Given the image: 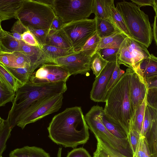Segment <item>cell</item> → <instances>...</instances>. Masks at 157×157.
Returning a JSON list of instances; mask_svg holds the SVG:
<instances>
[{"mask_svg": "<svg viewBox=\"0 0 157 157\" xmlns=\"http://www.w3.org/2000/svg\"><path fill=\"white\" fill-rule=\"evenodd\" d=\"M47 129L50 139L65 147L84 144L89 138V128L80 107L68 108L55 115Z\"/></svg>", "mask_w": 157, "mask_h": 157, "instance_id": "6da1fadb", "label": "cell"}, {"mask_svg": "<svg viewBox=\"0 0 157 157\" xmlns=\"http://www.w3.org/2000/svg\"><path fill=\"white\" fill-rule=\"evenodd\" d=\"M132 69L128 67L108 91L104 109V113L113 123L123 128L128 133L134 113L129 93L130 76Z\"/></svg>", "mask_w": 157, "mask_h": 157, "instance_id": "7a4b0ae2", "label": "cell"}, {"mask_svg": "<svg viewBox=\"0 0 157 157\" xmlns=\"http://www.w3.org/2000/svg\"><path fill=\"white\" fill-rule=\"evenodd\" d=\"M66 81L43 84L28 82L21 86L16 92L9 118L12 129L16 125L19 117L24 111L37 100L52 95L63 94L67 90Z\"/></svg>", "mask_w": 157, "mask_h": 157, "instance_id": "3957f363", "label": "cell"}, {"mask_svg": "<svg viewBox=\"0 0 157 157\" xmlns=\"http://www.w3.org/2000/svg\"><path fill=\"white\" fill-rule=\"evenodd\" d=\"M104 109L98 105L92 107L86 114L89 128L103 147L113 157H132L128 141L117 138L106 129L102 122Z\"/></svg>", "mask_w": 157, "mask_h": 157, "instance_id": "277c9868", "label": "cell"}, {"mask_svg": "<svg viewBox=\"0 0 157 157\" xmlns=\"http://www.w3.org/2000/svg\"><path fill=\"white\" fill-rule=\"evenodd\" d=\"M116 8L134 40L148 48L152 42L153 34L148 15L132 2L124 0L117 3Z\"/></svg>", "mask_w": 157, "mask_h": 157, "instance_id": "5b68a950", "label": "cell"}, {"mask_svg": "<svg viewBox=\"0 0 157 157\" xmlns=\"http://www.w3.org/2000/svg\"><path fill=\"white\" fill-rule=\"evenodd\" d=\"M56 16L51 6L37 0H24L15 19L26 26L49 29Z\"/></svg>", "mask_w": 157, "mask_h": 157, "instance_id": "8992f818", "label": "cell"}, {"mask_svg": "<svg viewBox=\"0 0 157 157\" xmlns=\"http://www.w3.org/2000/svg\"><path fill=\"white\" fill-rule=\"evenodd\" d=\"M63 94L52 95L33 103L21 115L16 125L23 129L28 124L35 122L58 111L61 107Z\"/></svg>", "mask_w": 157, "mask_h": 157, "instance_id": "52a82bcc", "label": "cell"}, {"mask_svg": "<svg viewBox=\"0 0 157 157\" xmlns=\"http://www.w3.org/2000/svg\"><path fill=\"white\" fill-rule=\"evenodd\" d=\"M94 0H53L52 7L56 15L64 24L88 19L93 13Z\"/></svg>", "mask_w": 157, "mask_h": 157, "instance_id": "ba28073f", "label": "cell"}, {"mask_svg": "<svg viewBox=\"0 0 157 157\" xmlns=\"http://www.w3.org/2000/svg\"><path fill=\"white\" fill-rule=\"evenodd\" d=\"M96 19H87L65 24L62 29L73 46L75 52L80 51L86 41L96 33Z\"/></svg>", "mask_w": 157, "mask_h": 157, "instance_id": "9c48e42d", "label": "cell"}, {"mask_svg": "<svg viewBox=\"0 0 157 157\" xmlns=\"http://www.w3.org/2000/svg\"><path fill=\"white\" fill-rule=\"evenodd\" d=\"M97 49L80 50L51 60L53 63L61 66L66 69L71 75L78 74H86L90 70V62Z\"/></svg>", "mask_w": 157, "mask_h": 157, "instance_id": "30bf717a", "label": "cell"}, {"mask_svg": "<svg viewBox=\"0 0 157 157\" xmlns=\"http://www.w3.org/2000/svg\"><path fill=\"white\" fill-rule=\"evenodd\" d=\"M147 48L140 43L127 37L122 43L117 54V62L133 70L140 62L150 56Z\"/></svg>", "mask_w": 157, "mask_h": 157, "instance_id": "8fae6325", "label": "cell"}, {"mask_svg": "<svg viewBox=\"0 0 157 157\" xmlns=\"http://www.w3.org/2000/svg\"><path fill=\"white\" fill-rule=\"evenodd\" d=\"M71 76L63 67L53 63L41 65L30 76L29 82L33 84H43L66 81Z\"/></svg>", "mask_w": 157, "mask_h": 157, "instance_id": "7c38bea8", "label": "cell"}, {"mask_svg": "<svg viewBox=\"0 0 157 157\" xmlns=\"http://www.w3.org/2000/svg\"><path fill=\"white\" fill-rule=\"evenodd\" d=\"M116 62H109L99 75L95 78L90 94V98L92 101L105 102L108 93L107 86Z\"/></svg>", "mask_w": 157, "mask_h": 157, "instance_id": "4fadbf2b", "label": "cell"}, {"mask_svg": "<svg viewBox=\"0 0 157 157\" xmlns=\"http://www.w3.org/2000/svg\"><path fill=\"white\" fill-rule=\"evenodd\" d=\"M147 90L144 78L137 71L132 69L130 76L129 93L134 113L146 98Z\"/></svg>", "mask_w": 157, "mask_h": 157, "instance_id": "5bb4252c", "label": "cell"}, {"mask_svg": "<svg viewBox=\"0 0 157 157\" xmlns=\"http://www.w3.org/2000/svg\"><path fill=\"white\" fill-rule=\"evenodd\" d=\"M73 49H63L47 44L41 46L36 59L30 67L32 74L43 64L53 59L71 54Z\"/></svg>", "mask_w": 157, "mask_h": 157, "instance_id": "9a60e30c", "label": "cell"}, {"mask_svg": "<svg viewBox=\"0 0 157 157\" xmlns=\"http://www.w3.org/2000/svg\"><path fill=\"white\" fill-rule=\"evenodd\" d=\"M24 0H0V22L16 18Z\"/></svg>", "mask_w": 157, "mask_h": 157, "instance_id": "2e32d148", "label": "cell"}, {"mask_svg": "<svg viewBox=\"0 0 157 157\" xmlns=\"http://www.w3.org/2000/svg\"><path fill=\"white\" fill-rule=\"evenodd\" d=\"M109 0L108 5L109 19L119 32L124 34L128 37L134 40L122 16L115 7L114 1Z\"/></svg>", "mask_w": 157, "mask_h": 157, "instance_id": "e0dca14e", "label": "cell"}, {"mask_svg": "<svg viewBox=\"0 0 157 157\" xmlns=\"http://www.w3.org/2000/svg\"><path fill=\"white\" fill-rule=\"evenodd\" d=\"M151 116V122L146 136L150 155L157 153V110L148 106Z\"/></svg>", "mask_w": 157, "mask_h": 157, "instance_id": "ac0fdd59", "label": "cell"}, {"mask_svg": "<svg viewBox=\"0 0 157 157\" xmlns=\"http://www.w3.org/2000/svg\"><path fill=\"white\" fill-rule=\"evenodd\" d=\"M20 40L16 39L11 33L2 29L0 26V52L13 53L20 51Z\"/></svg>", "mask_w": 157, "mask_h": 157, "instance_id": "d6986e66", "label": "cell"}, {"mask_svg": "<svg viewBox=\"0 0 157 157\" xmlns=\"http://www.w3.org/2000/svg\"><path fill=\"white\" fill-rule=\"evenodd\" d=\"M46 44L63 49H73L71 42L62 29L56 31L49 29Z\"/></svg>", "mask_w": 157, "mask_h": 157, "instance_id": "ffe728a7", "label": "cell"}, {"mask_svg": "<svg viewBox=\"0 0 157 157\" xmlns=\"http://www.w3.org/2000/svg\"><path fill=\"white\" fill-rule=\"evenodd\" d=\"M144 79L157 76V57L153 54L142 60L135 70Z\"/></svg>", "mask_w": 157, "mask_h": 157, "instance_id": "44dd1931", "label": "cell"}, {"mask_svg": "<svg viewBox=\"0 0 157 157\" xmlns=\"http://www.w3.org/2000/svg\"><path fill=\"white\" fill-rule=\"evenodd\" d=\"M9 155L10 157H50L42 148L29 146L15 149L10 152Z\"/></svg>", "mask_w": 157, "mask_h": 157, "instance_id": "7402d4cb", "label": "cell"}, {"mask_svg": "<svg viewBox=\"0 0 157 157\" xmlns=\"http://www.w3.org/2000/svg\"><path fill=\"white\" fill-rule=\"evenodd\" d=\"M127 37L122 33L116 32L108 37L101 39L97 48L98 51L105 48L119 49L122 42Z\"/></svg>", "mask_w": 157, "mask_h": 157, "instance_id": "603a6c76", "label": "cell"}, {"mask_svg": "<svg viewBox=\"0 0 157 157\" xmlns=\"http://www.w3.org/2000/svg\"><path fill=\"white\" fill-rule=\"evenodd\" d=\"M95 17L97 21L96 33L101 39L108 37L115 33L120 32L109 19Z\"/></svg>", "mask_w": 157, "mask_h": 157, "instance_id": "cb8c5ba5", "label": "cell"}, {"mask_svg": "<svg viewBox=\"0 0 157 157\" xmlns=\"http://www.w3.org/2000/svg\"><path fill=\"white\" fill-rule=\"evenodd\" d=\"M146 99V98L134 111L131 121L130 130H135L140 133L147 106Z\"/></svg>", "mask_w": 157, "mask_h": 157, "instance_id": "d4e9b609", "label": "cell"}, {"mask_svg": "<svg viewBox=\"0 0 157 157\" xmlns=\"http://www.w3.org/2000/svg\"><path fill=\"white\" fill-rule=\"evenodd\" d=\"M101 121L106 129L115 137L122 140L128 141V133L123 128L113 123L103 113Z\"/></svg>", "mask_w": 157, "mask_h": 157, "instance_id": "484cf974", "label": "cell"}, {"mask_svg": "<svg viewBox=\"0 0 157 157\" xmlns=\"http://www.w3.org/2000/svg\"><path fill=\"white\" fill-rule=\"evenodd\" d=\"M9 117L4 120L0 117V157L5 150L7 141L12 130Z\"/></svg>", "mask_w": 157, "mask_h": 157, "instance_id": "4316f807", "label": "cell"}, {"mask_svg": "<svg viewBox=\"0 0 157 157\" xmlns=\"http://www.w3.org/2000/svg\"><path fill=\"white\" fill-rule=\"evenodd\" d=\"M0 78L2 79L15 93L21 86V83L0 63Z\"/></svg>", "mask_w": 157, "mask_h": 157, "instance_id": "83f0119b", "label": "cell"}, {"mask_svg": "<svg viewBox=\"0 0 157 157\" xmlns=\"http://www.w3.org/2000/svg\"><path fill=\"white\" fill-rule=\"evenodd\" d=\"M14 92L2 79L0 78V106L13 102L15 96Z\"/></svg>", "mask_w": 157, "mask_h": 157, "instance_id": "f1b7e54d", "label": "cell"}, {"mask_svg": "<svg viewBox=\"0 0 157 157\" xmlns=\"http://www.w3.org/2000/svg\"><path fill=\"white\" fill-rule=\"evenodd\" d=\"M6 67L22 85L29 82L30 77L32 74L30 72V66L20 68Z\"/></svg>", "mask_w": 157, "mask_h": 157, "instance_id": "f546056e", "label": "cell"}, {"mask_svg": "<svg viewBox=\"0 0 157 157\" xmlns=\"http://www.w3.org/2000/svg\"><path fill=\"white\" fill-rule=\"evenodd\" d=\"M109 0H94L93 13L95 17L102 19H109L108 5Z\"/></svg>", "mask_w": 157, "mask_h": 157, "instance_id": "4dcf8cb0", "label": "cell"}, {"mask_svg": "<svg viewBox=\"0 0 157 157\" xmlns=\"http://www.w3.org/2000/svg\"><path fill=\"white\" fill-rule=\"evenodd\" d=\"M109 62L104 59L99 51L92 56L90 62V68L96 78L98 77L107 65Z\"/></svg>", "mask_w": 157, "mask_h": 157, "instance_id": "1f68e13d", "label": "cell"}, {"mask_svg": "<svg viewBox=\"0 0 157 157\" xmlns=\"http://www.w3.org/2000/svg\"><path fill=\"white\" fill-rule=\"evenodd\" d=\"M40 49V48L29 45L22 40H20L19 52L25 54L31 59L32 60L31 65L36 59Z\"/></svg>", "mask_w": 157, "mask_h": 157, "instance_id": "d6a6232c", "label": "cell"}, {"mask_svg": "<svg viewBox=\"0 0 157 157\" xmlns=\"http://www.w3.org/2000/svg\"><path fill=\"white\" fill-rule=\"evenodd\" d=\"M27 27L33 34L41 47L46 44V39L49 29H41L30 26Z\"/></svg>", "mask_w": 157, "mask_h": 157, "instance_id": "836d02e7", "label": "cell"}, {"mask_svg": "<svg viewBox=\"0 0 157 157\" xmlns=\"http://www.w3.org/2000/svg\"><path fill=\"white\" fill-rule=\"evenodd\" d=\"M0 63L8 67L17 68L16 57L14 53L0 52Z\"/></svg>", "mask_w": 157, "mask_h": 157, "instance_id": "e575fe53", "label": "cell"}, {"mask_svg": "<svg viewBox=\"0 0 157 157\" xmlns=\"http://www.w3.org/2000/svg\"><path fill=\"white\" fill-rule=\"evenodd\" d=\"M29 30L27 26L19 20L13 24L11 30V33L14 37L18 40H21V35Z\"/></svg>", "mask_w": 157, "mask_h": 157, "instance_id": "d590c367", "label": "cell"}, {"mask_svg": "<svg viewBox=\"0 0 157 157\" xmlns=\"http://www.w3.org/2000/svg\"><path fill=\"white\" fill-rule=\"evenodd\" d=\"M140 136V133L135 130H130L128 133V140L133 155L136 151Z\"/></svg>", "mask_w": 157, "mask_h": 157, "instance_id": "8d00e7d4", "label": "cell"}, {"mask_svg": "<svg viewBox=\"0 0 157 157\" xmlns=\"http://www.w3.org/2000/svg\"><path fill=\"white\" fill-rule=\"evenodd\" d=\"M119 49L114 48H105L98 51L102 57L109 62H116L117 54Z\"/></svg>", "mask_w": 157, "mask_h": 157, "instance_id": "74e56055", "label": "cell"}, {"mask_svg": "<svg viewBox=\"0 0 157 157\" xmlns=\"http://www.w3.org/2000/svg\"><path fill=\"white\" fill-rule=\"evenodd\" d=\"M16 57L17 68L24 67L30 66L32 63L31 59L23 52L18 51L14 52Z\"/></svg>", "mask_w": 157, "mask_h": 157, "instance_id": "f35d334b", "label": "cell"}, {"mask_svg": "<svg viewBox=\"0 0 157 157\" xmlns=\"http://www.w3.org/2000/svg\"><path fill=\"white\" fill-rule=\"evenodd\" d=\"M151 116L150 109L147 105L141 131V136L145 137L150 127L151 122Z\"/></svg>", "mask_w": 157, "mask_h": 157, "instance_id": "ab89813d", "label": "cell"}, {"mask_svg": "<svg viewBox=\"0 0 157 157\" xmlns=\"http://www.w3.org/2000/svg\"><path fill=\"white\" fill-rule=\"evenodd\" d=\"M147 105L157 110V88L148 89L146 97Z\"/></svg>", "mask_w": 157, "mask_h": 157, "instance_id": "60d3db41", "label": "cell"}, {"mask_svg": "<svg viewBox=\"0 0 157 157\" xmlns=\"http://www.w3.org/2000/svg\"><path fill=\"white\" fill-rule=\"evenodd\" d=\"M124 73V71L120 69V65L117 61L116 67L107 86L108 91L115 85Z\"/></svg>", "mask_w": 157, "mask_h": 157, "instance_id": "b9f144b4", "label": "cell"}, {"mask_svg": "<svg viewBox=\"0 0 157 157\" xmlns=\"http://www.w3.org/2000/svg\"><path fill=\"white\" fill-rule=\"evenodd\" d=\"M145 138L144 136H140L136 151L132 157H145L148 149Z\"/></svg>", "mask_w": 157, "mask_h": 157, "instance_id": "7bdbcfd3", "label": "cell"}, {"mask_svg": "<svg viewBox=\"0 0 157 157\" xmlns=\"http://www.w3.org/2000/svg\"><path fill=\"white\" fill-rule=\"evenodd\" d=\"M101 40V38L96 33L86 41L80 50L97 49Z\"/></svg>", "mask_w": 157, "mask_h": 157, "instance_id": "ee69618b", "label": "cell"}, {"mask_svg": "<svg viewBox=\"0 0 157 157\" xmlns=\"http://www.w3.org/2000/svg\"><path fill=\"white\" fill-rule=\"evenodd\" d=\"M21 40L26 44L40 48L41 47L33 33L29 29L21 35Z\"/></svg>", "mask_w": 157, "mask_h": 157, "instance_id": "f6af8a7d", "label": "cell"}, {"mask_svg": "<svg viewBox=\"0 0 157 157\" xmlns=\"http://www.w3.org/2000/svg\"><path fill=\"white\" fill-rule=\"evenodd\" d=\"M97 148L93 154V157H113L102 145L100 140L97 139Z\"/></svg>", "mask_w": 157, "mask_h": 157, "instance_id": "bcb514c9", "label": "cell"}, {"mask_svg": "<svg viewBox=\"0 0 157 157\" xmlns=\"http://www.w3.org/2000/svg\"><path fill=\"white\" fill-rule=\"evenodd\" d=\"M67 157H91L88 152L84 148L74 149L69 152Z\"/></svg>", "mask_w": 157, "mask_h": 157, "instance_id": "7dc6e473", "label": "cell"}, {"mask_svg": "<svg viewBox=\"0 0 157 157\" xmlns=\"http://www.w3.org/2000/svg\"><path fill=\"white\" fill-rule=\"evenodd\" d=\"M64 25L62 19L56 16L53 20L49 30L56 31L61 29Z\"/></svg>", "mask_w": 157, "mask_h": 157, "instance_id": "c3c4849f", "label": "cell"}, {"mask_svg": "<svg viewBox=\"0 0 157 157\" xmlns=\"http://www.w3.org/2000/svg\"><path fill=\"white\" fill-rule=\"evenodd\" d=\"M131 1L140 8L146 6L153 7L154 5V0H131Z\"/></svg>", "mask_w": 157, "mask_h": 157, "instance_id": "681fc988", "label": "cell"}, {"mask_svg": "<svg viewBox=\"0 0 157 157\" xmlns=\"http://www.w3.org/2000/svg\"><path fill=\"white\" fill-rule=\"evenodd\" d=\"M148 89L157 88V76L144 79Z\"/></svg>", "mask_w": 157, "mask_h": 157, "instance_id": "f907efd6", "label": "cell"}, {"mask_svg": "<svg viewBox=\"0 0 157 157\" xmlns=\"http://www.w3.org/2000/svg\"><path fill=\"white\" fill-rule=\"evenodd\" d=\"M152 31L153 38L157 46V16L155 15L154 17V20L153 25Z\"/></svg>", "mask_w": 157, "mask_h": 157, "instance_id": "816d5d0a", "label": "cell"}, {"mask_svg": "<svg viewBox=\"0 0 157 157\" xmlns=\"http://www.w3.org/2000/svg\"><path fill=\"white\" fill-rule=\"evenodd\" d=\"M153 7L155 13V16H157V3L155 2L154 0Z\"/></svg>", "mask_w": 157, "mask_h": 157, "instance_id": "f5cc1de1", "label": "cell"}, {"mask_svg": "<svg viewBox=\"0 0 157 157\" xmlns=\"http://www.w3.org/2000/svg\"><path fill=\"white\" fill-rule=\"evenodd\" d=\"M62 148H59L57 154V157H61Z\"/></svg>", "mask_w": 157, "mask_h": 157, "instance_id": "db71d44e", "label": "cell"}, {"mask_svg": "<svg viewBox=\"0 0 157 157\" xmlns=\"http://www.w3.org/2000/svg\"><path fill=\"white\" fill-rule=\"evenodd\" d=\"M150 157H157V153L150 155Z\"/></svg>", "mask_w": 157, "mask_h": 157, "instance_id": "11a10c76", "label": "cell"}, {"mask_svg": "<svg viewBox=\"0 0 157 157\" xmlns=\"http://www.w3.org/2000/svg\"><path fill=\"white\" fill-rule=\"evenodd\" d=\"M155 2L157 3V0H154Z\"/></svg>", "mask_w": 157, "mask_h": 157, "instance_id": "9f6ffc18", "label": "cell"}, {"mask_svg": "<svg viewBox=\"0 0 157 157\" xmlns=\"http://www.w3.org/2000/svg\"><path fill=\"white\" fill-rule=\"evenodd\" d=\"M2 157V156H1V157Z\"/></svg>", "mask_w": 157, "mask_h": 157, "instance_id": "6f0895ef", "label": "cell"}]
</instances>
